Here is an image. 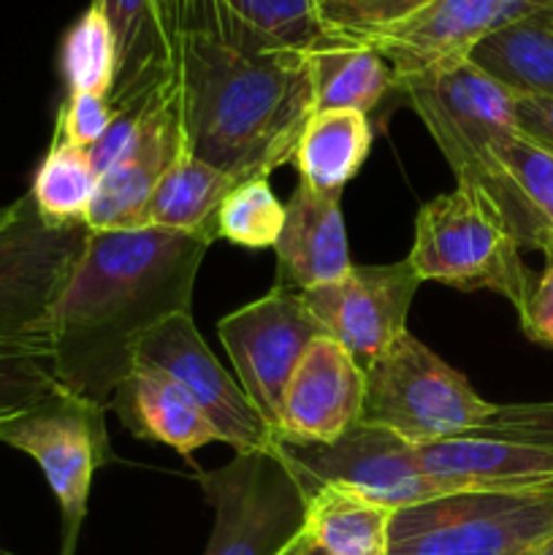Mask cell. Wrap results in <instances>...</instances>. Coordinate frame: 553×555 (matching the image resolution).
Returning <instances> with one entry per match:
<instances>
[{"label": "cell", "mask_w": 553, "mask_h": 555, "mask_svg": "<svg viewBox=\"0 0 553 555\" xmlns=\"http://www.w3.org/2000/svg\"><path fill=\"white\" fill-rule=\"evenodd\" d=\"M211 244L168 228L90 231L57 301L52 361L57 385L108 412L136 352L163 320L193 312V287Z\"/></svg>", "instance_id": "obj_1"}, {"label": "cell", "mask_w": 553, "mask_h": 555, "mask_svg": "<svg viewBox=\"0 0 553 555\" xmlns=\"http://www.w3.org/2000/svg\"><path fill=\"white\" fill-rule=\"evenodd\" d=\"M184 146L236 182L293 163L314 114L307 54L249 52L206 33L179 38Z\"/></svg>", "instance_id": "obj_2"}, {"label": "cell", "mask_w": 553, "mask_h": 555, "mask_svg": "<svg viewBox=\"0 0 553 555\" xmlns=\"http://www.w3.org/2000/svg\"><path fill=\"white\" fill-rule=\"evenodd\" d=\"M412 112L423 119L455 182L475 184L497 204L520 247L540 249L542 231L491 155L493 135L518 128L515 92L477 68L470 57L437 65L396 81Z\"/></svg>", "instance_id": "obj_3"}, {"label": "cell", "mask_w": 553, "mask_h": 555, "mask_svg": "<svg viewBox=\"0 0 553 555\" xmlns=\"http://www.w3.org/2000/svg\"><path fill=\"white\" fill-rule=\"evenodd\" d=\"M520 249L497 204L475 184L455 182L453 193L421 206L407 260L421 282L493 291L520 314L537 280L526 269Z\"/></svg>", "instance_id": "obj_4"}, {"label": "cell", "mask_w": 553, "mask_h": 555, "mask_svg": "<svg viewBox=\"0 0 553 555\" xmlns=\"http://www.w3.org/2000/svg\"><path fill=\"white\" fill-rule=\"evenodd\" d=\"M553 537V486L448 493L401 507L388 555H535Z\"/></svg>", "instance_id": "obj_5"}, {"label": "cell", "mask_w": 553, "mask_h": 555, "mask_svg": "<svg viewBox=\"0 0 553 555\" xmlns=\"http://www.w3.org/2000/svg\"><path fill=\"white\" fill-rule=\"evenodd\" d=\"M497 404L407 331L363 369L361 423L388 428L412 444L464 437L486 426Z\"/></svg>", "instance_id": "obj_6"}, {"label": "cell", "mask_w": 553, "mask_h": 555, "mask_svg": "<svg viewBox=\"0 0 553 555\" xmlns=\"http://www.w3.org/2000/svg\"><path fill=\"white\" fill-rule=\"evenodd\" d=\"M0 444L30 455L60 507V555H76L92 475L112 464L106 410L57 388L30 410L0 421Z\"/></svg>", "instance_id": "obj_7"}, {"label": "cell", "mask_w": 553, "mask_h": 555, "mask_svg": "<svg viewBox=\"0 0 553 555\" xmlns=\"http://www.w3.org/2000/svg\"><path fill=\"white\" fill-rule=\"evenodd\" d=\"M195 482L215 513L204 555H285L304 534L307 491L280 453H236Z\"/></svg>", "instance_id": "obj_8"}, {"label": "cell", "mask_w": 553, "mask_h": 555, "mask_svg": "<svg viewBox=\"0 0 553 555\" xmlns=\"http://www.w3.org/2000/svg\"><path fill=\"white\" fill-rule=\"evenodd\" d=\"M90 228H52L41 220L30 193L0 225V345L52 347V320L81 255Z\"/></svg>", "instance_id": "obj_9"}, {"label": "cell", "mask_w": 553, "mask_h": 555, "mask_svg": "<svg viewBox=\"0 0 553 555\" xmlns=\"http://www.w3.org/2000/svg\"><path fill=\"white\" fill-rule=\"evenodd\" d=\"M276 453L296 472L304 491L314 486H336L394 513L442 496V491L423 475L415 444L369 423H358L334 442L276 439Z\"/></svg>", "instance_id": "obj_10"}, {"label": "cell", "mask_w": 553, "mask_h": 555, "mask_svg": "<svg viewBox=\"0 0 553 555\" xmlns=\"http://www.w3.org/2000/svg\"><path fill=\"white\" fill-rule=\"evenodd\" d=\"M239 385L271 428H280L282 396L314 339L329 336L301 293L271 287L258 301L226 314L217 325Z\"/></svg>", "instance_id": "obj_11"}, {"label": "cell", "mask_w": 553, "mask_h": 555, "mask_svg": "<svg viewBox=\"0 0 553 555\" xmlns=\"http://www.w3.org/2000/svg\"><path fill=\"white\" fill-rule=\"evenodd\" d=\"M136 366L166 372L217 428L220 442L231 444L236 453H276L274 428L266 423L242 385L211 356L195 328L193 312L171 314L150 331L136 352Z\"/></svg>", "instance_id": "obj_12"}, {"label": "cell", "mask_w": 553, "mask_h": 555, "mask_svg": "<svg viewBox=\"0 0 553 555\" xmlns=\"http://www.w3.org/2000/svg\"><path fill=\"white\" fill-rule=\"evenodd\" d=\"M421 285V276L404 258L385 266H352L342 280L301 296L329 336L366 369L407 334V314Z\"/></svg>", "instance_id": "obj_13"}, {"label": "cell", "mask_w": 553, "mask_h": 555, "mask_svg": "<svg viewBox=\"0 0 553 555\" xmlns=\"http://www.w3.org/2000/svg\"><path fill=\"white\" fill-rule=\"evenodd\" d=\"M542 11H553V0H428L363 43L388 60L399 81L466 60L499 27Z\"/></svg>", "instance_id": "obj_14"}, {"label": "cell", "mask_w": 553, "mask_h": 555, "mask_svg": "<svg viewBox=\"0 0 553 555\" xmlns=\"http://www.w3.org/2000/svg\"><path fill=\"white\" fill-rule=\"evenodd\" d=\"M182 146L184 135L177 85L146 103L128 155L98 179L87 228L90 231L146 228V209H150L157 182L171 168Z\"/></svg>", "instance_id": "obj_15"}, {"label": "cell", "mask_w": 553, "mask_h": 555, "mask_svg": "<svg viewBox=\"0 0 553 555\" xmlns=\"http://www.w3.org/2000/svg\"><path fill=\"white\" fill-rule=\"evenodd\" d=\"M363 366L334 339L320 336L298 361L282 396V442H334L361 423Z\"/></svg>", "instance_id": "obj_16"}, {"label": "cell", "mask_w": 553, "mask_h": 555, "mask_svg": "<svg viewBox=\"0 0 553 555\" xmlns=\"http://www.w3.org/2000/svg\"><path fill=\"white\" fill-rule=\"evenodd\" d=\"M415 453L423 475L442 491V496L553 486L551 448L464 434L415 444Z\"/></svg>", "instance_id": "obj_17"}, {"label": "cell", "mask_w": 553, "mask_h": 555, "mask_svg": "<svg viewBox=\"0 0 553 555\" xmlns=\"http://www.w3.org/2000/svg\"><path fill=\"white\" fill-rule=\"evenodd\" d=\"M101 5L117 47L108 92L114 112H130L179 85V41L160 0H92Z\"/></svg>", "instance_id": "obj_18"}, {"label": "cell", "mask_w": 553, "mask_h": 555, "mask_svg": "<svg viewBox=\"0 0 553 555\" xmlns=\"http://www.w3.org/2000/svg\"><path fill=\"white\" fill-rule=\"evenodd\" d=\"M274 287L307 293L350 274L345 217L339 195H325L298 179L285 204V225L274 244Z\"/></svg>", "instance_id": "obj_19"}, {"label": "cell", "mask_w": 553, "mask_h": 555, "mask_svg": "<svg viewBox=\"0 0 553 555\" xmlns=\"http://www.w3.org/2000/svg\"><path fill=\"white\" fill-rule=\"evenodd\" d=\"M108 410L136 439L168 444L184 459L204 444L220 442L217 428L195 401L160 369L136 366L133 374L117 385Z\"/></svg>", "instance_id": "obj_20"}, {"label": "cell", "mask_w": 553, "mask_h": 555, "mask_svg": "<svg viewBox=\"0 0 553 555\" xmlns=\"http://www.w3.org/2000/svg\"><path fill=\"white\" fill-rule=\"evenodd\" d=\"M236 184L231 173L209 166L182 146L157 182L146 209V225L190 233L209 244L217 242V215Z\"/></svg>", "instance_id": "obj_21"}, {"label": "cell", "mask_w": 553, "mask_h": 555, "mask_svg": "<svg viewBox=\"0 0 553 555\" xmlns=\"http://www.w3.org/2000/svg\"><path fill=\"white\" fill-rule=\"evenodd\" d=\"M372 150V119L350 108H325L307 119L293 163L298 179L318 193L339 195Z\"/></svg>", "instance_id": "obj_22"}, {"label": "cell", "mask_w": 553, "mask_h": 555, "mask_svg": "<svg viewBox=\"0 0 553 555\" xmlns=\"http://www.w3.org/2000/svg\"><path fill=\"white\" fill-rule=\"evenodd\" d=\"M470 60L515 95L553 98V11L499 27Z\"/></svg>", "instance_id": "obj_23"}, {"label": "cell", "mask_w": 553, "mask_h": 555, "mask_svg": "<svg viewBox=\"0 0 553 555\" xmlns=\"http://www.w3.org/2000/svg\"><path fill=\"white\" fill-rule=\"evenodd\" d=\"M307 70L314 112L350 108L369 114L396 87L388 60L366 43H323L307 52Z\"/></svg>", "instance_id": "obj_24"}, {"label": "cell", "mask_w": 553, "mask_h": 555, "mask_svg": "<svg viewBox=\"0 0 553 555\" xmlns=\"http://www.w3.org/2000/svg\"><path fill=\"white\" fill-rule=\"evenodd\" d=\"M394 509L336 486L307 491L304 534L329 555H388Z\"/></svg>", "instance_id": "obj_25"}, {"label": "cell", "mask_w": 553, "mask_h": 555, "mask_svg": "<svg viewBox=\"0 0 553 555\" xmlns=\"http://www.w3.org/2000/svg\"><path fill=\"white\" fill-rule=\"evenodd\" d=\"M231 43L249 52H298L329 43L314 0H226Z\"/></svg>", "instance_id": "obj_26"}, {"label": "cell", "mask_w": 553, "mask_h": 555, "mask_svg": "<svg viewBox=\"0 0 553 555\" xmlns=\"http://www.w3.org/2000/svg\"><path fill=\"white\" fill-rule=\"evenodd\" d=\"M95 190L98 173L92 171L87 150L52 139L30 188L41 220L52 228L87 222Z\"/></svg>", "instance_id": "obj_27"}, {"label": "cell", "mask_w": 553, "mask_h": 555, "mask_svg": "<svg viewBox=\"0 0 553 555\" xmlns=\"http://www.w3.org/2000/svg\"><path fill=\"white\" fill-rule=\"evenodd\" d=\"M491 155L518 193L524 209L540 225L542 238L553 233V150L520 128H510L493 135Z\"/></svg>", "instance_id": "obj_28"}, {"label": "cell", "mask_w": 553, "mask_h": 555, "mask_svg": "<svg viewBox=\"0 0 553 555\" xmlns=\"http://www.w3.org/2000/svg\"><path fill=\"white\" fill-rule=\"evenodd\" d=\"M60 70L68 92H98L106 98L112 92L117 47L106 14L98 3H90V9L65 33L60 47Z\"/></svg>", "instance_id": "obj_29"}, {"label": "cell", "mask_w": 553, "mask_h": 555, "mask_svg": "<svg viewBox=\"0 0 553 555\" xmlns=\"http://www.w3.org/2000/svg\"><path fill=\"white\" fill-rule=\"evenodd\" d=\"M285 225V204L271 190L269 177L239 182L217 215V238L247 249L274 247Z\"/></svg>", "instance_id": "obj_30"}, {"label": "cell", "mask_w": 553, "mask_h": 555, "mask_svg": "<svg viewBox=\"0 0 553 555\" xmlns=\"http://www.w3.org/2000/svg\"><path fill=\"white\" fill-rule=\"evenodd\" d=\"M57 388L52 347L0 345V421L30 410Z\"/></svg>", "instance_id": "obj_31"}, {"label": "cell", "mask_w": 553, "mask_h": 555, "mask_svg": "<svg viewBox=\"0 0 553 555\" xmlns=\"http://www.w3.org/2000/svg\"><path fill=\"white\" fill-rule=\"evenodd\" d=\"M426 3L428 0H314L325 38L342 43H363Z\"/></svg>", "instance_id": "obj_32"}, {"label": "cell", "mask_w": 553, "mask_h": 555, "mask_svg": "<svg viewBox=\"0 0 553 555\" xmlns=\"http://www.w3.org/2000/svg\"><path fill=\"white\" fill-rule=\"evenodd\" d=\"M114 117H117V112H114L106 95H98V92H68V98H65V103L57 112L52 139L90 150L106 133Z\"/></svg>", "instance_id": "obj_33"}, {"label": "cell", "mask_w": 553, "mask_h": 555, "mask_svg": "<svg viewBox=\"0 0 553 555\" xmlns=\"http://www.w3.org/2000/svg\"><path fill=\"white\" fill-rule=\"evenodd\" d=\"M477 437L510 439L520 444L553 450V401L542 404H507L497 406L491 421L477 428Z\"/></svg>", "instance_id": "obj_34"}, {"label": "cell", "mask_w": 553, "mask_h": 555, "mask_svg": "<svg viewBox=\"0 0 553 555\" xmlns=\"http://www.w3.org/2000/svg\"><path fill=\"white\" fill-rule=\"evenodd\" d=\"M177 41L190 33H206L231 43V16L226 0H160Z\"/></svg>", "instance_id": "obj_35"}, {"label": "cell", "mask_w": 553, "mask_h": 555, "mask_svg": "<svg viewBox=\"0 0 553 555\" xmlns=\"http://www.w3.org/2000/svg\"><path fill=\"white\" fill-rule=\"evenodd\" d=\"M144 106L130 108V112H117V117L112 119L106 133H103L101 139L87 150V155H90V163H92V171L98 173V179H101L106 171H112V168L128 155L130 144H133L136 139V130H139Z\"/></svg>", "instance_id": "obj_36"}, {"label": "cell", "mask_w": 553, "mask_h": 555, "mask_svg": "<svg viewBox=\"0 0 553 555\" xmlns=\"http://www.w3.org/2000/svg\"><path fill=\"white\" fill-rule=\"evenodd\" d=\"M518 320L531 341L553 347V263H545L542 274L535 280L529 301Z\"/></svg>", "instance_id": "obj_37"}, {"label": "cell", "mask_w": 553, "mask_h": 555, "mask_svg": "<svg viewBox=\"0 0 553 555\" xmlns=\"http://www.w3.org/2000/svg\"><path fill=\"white\" fill-rule=\"evenodd\" d=\"M515 119L526 135L553 150V98L515 95Z\"/></svg>", "instance_id": "obj_38"}, {"label": "cell", "mask_w": 553, "mask_h": 555, "mask_svg": "<svg viewBox=\"0 0 553 555\" xmlns=\"http://www.w3.org/2000/svg\"><path fill=\"white\" fill-rule=\"evenodd\" d=\"M285 555H329V553H325V551H320V547L314 545V542L309 540L307 534H301V537H298L296 542H293V545H291V551H287Z\"/></svg>", "instance_id": "obj_39"}, {"label": "cell", "mask_w": 553, "mask_h": 555, "mask_svg": "<svg viewBox=\"0 0 553 555\" xmlns=\"http://www.w3.org/2000/svg\"><path fill=\"white\" fill-rule=\"evenodd\" d=\"M540 253L545 255V263H553V233H548L540 244Z\"/></svg>", "instance_id": "obj_40"}, {"label": "cell", "mask_w": 553, "mask_h": 555, "mask_svg": "<svg viewBox=\"0 0 553 555\" xmlns=\"http://www.w3.org/2000/svg\"><path fill=\"white\" fill-rule=\"evenodd\" d=\"M14 211H16V201H11V204L0 206V225H5V222L11 220V217H14Z\"/></svg>", "instance_id": "obj_41"}, {"label": "cell", "mask_w": 553, "mask_h": 555, "mask_svg": "<svg viewBox=\"0 0 553 555\" xmlns=\"http://www.w3.org/2000/svg\"><path fill=\"white\" fill-rule=\"evenodd\" d=\"M535 555H553V537H551V540H548L545 545H542L540 551H537Z\"/></svg>", "instance_id": "obj_42"}, {"label": "cell", "mask_w": 553, "mask_h": 555, "mask_svg": "<svg viewBox=\"0 0 553 555\" xmlns=\"http://www.w3.org/2000/svg\"><path fill=\"white\" fill-rule=\"evenodd\" d=\"M0 555H14V553H9V551H3V547H0Z\"/></svg>", "instance_id": "obj_43"}]
</instances>
